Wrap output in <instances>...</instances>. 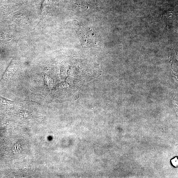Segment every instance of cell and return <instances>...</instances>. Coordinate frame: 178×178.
<instances>
[{"mask_svg": "<svg viewBox=\"0 0 178 178\" xmlns=\"http://www.w3.org/2000/svg\"><path fill=\"white\" fill-rule=\"evenodd\" d=\"M73 25L83 47H92L96 44L97 39L94 31L89 27H87L73 21Z\"/></svg>", "mask_w": 178, "mask_h": 178, "instance_id": "6da1fadb", "label": "cell"}, {"mask_svg": "<svg viewBox=\"0 0 178 178\" xmlns=\"http://www.w3.org/2000/svg\"><path fill=\"white\" fill-rule=\"evenodd\" d=\"M173 165L175 167H177L178 165V160L177 157H176L171 160Z\"/></svg>", "mask_w": 178, "mask_h": 178, "instance_id": "7a4b0ae2", "label": "cell"}]
</instances>
